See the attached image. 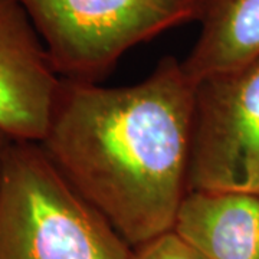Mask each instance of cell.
<instances>
[{
  "instance_id": "6da1fadb",
  "label": "cell",
  "mask_w": 259,
  "mask_h": 259,
  "mask_svg": "<svg viewBox=\"0 0 259 259\" xmlns=\"http://www.w3.org/2000/svg\"><path fill=\"white\" fill-rule=\"evenodd\" d=\"M194 94L175 56L130 87L61 79L39 144L131 248L173 231L189 192Z\"/></svg>"
},
{
  "instance_id": "7a4b0ae2",
  "label": "cell",
  "mask_w": 259,
  "mask_h": 259,
  "mask_svg": "<svg viewBox=\"0 0 259 259\" xmlns=\"http://www.w3.org/2000/svg\"><path fill=\"white\" fill-rule=\"evenodd\" d=\"M133 248L39 143L12 141L0 192V259H130Z\"/></svg>"
},
{
  "instance_id": "3957f363",
  "label": "cell",
  "mask_w": 259,
  "mask_h": 259,
  "mask_svg": "<svg viewBox=\"0 0 259 259\" xmlns=\"http://www.w3.org/2000/svg\"><path fill=\"white\" fill-rule=\"evenodd\" d=\"M61 78L95 81L131 48L197 20L200 0H16Z\"/></svg>"
},
{
  "instance_id": "277c9868",
  "label": "cell",
  "mask_w": 259,
  "mask_h": 259,
  "mask_svg": "<svg viewBox=\"0 0 259 259\" xmlns=\"http://www.w3.org/2000/svg\"><path fill=\"white\" fill-rule=\"evenodd\" d=\"M192 190L259 193V58L196 83Z\"/></svg>"
},
{
  "instance_id": "5b68a950",
  "label": "cell",
  "mask_w": 259,
  "mask_h": 259,
  "mask_svg": "<svg viewBox=\"0 0 259 259\" xmlns=\"http://www.w3.org/2000/svg\"><path fill=\"white\" fill-rule=\"evenodd\" d=\"M61 76L16 0H0V131L40 143L55 107Z\"/></svg>"
},
{
  "instance_id": "8992f818",
  "label": "cell",
  "mask_w": 259,
  "mask_h": 259,
  "mask_svg": "<svg viewBox=\"0 0 259 259\" xmlns=\"http://www.w3.org/2000/svg\"><path fill=\"white\" fill-rule=\"evenodd\" d=\"M173 232L204 259H259V193L187 192Z\"/></svg>"
},
{
  "instance_id": "52a82bcc",
  "label": "cell",
  "mask_w": 259,
  "mask_h": 259,
  "mask_svg": "<svg viewBox=\"0 0 259 259\" xmlns=\"http://www.w3.org/2000/svg\"><path fill=\"white\" fill-rule=\"evenodd\" d=\"M200 35L182 61L197 83L259 58V0H200Z\"/></svg>"
},
{
  "instance_id": "ba28073f",
  "label": "cell",
  "mask_w": 259,
  "mask_h": 259,
  "mask_svg": "<svg viewBox=\"0 0 259 259\" xmlns=\"http://www.w3.org/2000/svg\"><path fill=\"white\" fill-rule=\"evenodd\" d=\"M130 259H204L176 232L170 231L133 248Z\"/></svg>"
},
{
  "instance_id": "9c48e42d",
  "label": "cell",
  "mask_w": 259,
  "mask_h": 259,
  "mask_svg": "<svg viewBox=\"0 0 259 259\" xmlns=\"http://www.w3.org/2000/svg\"><path fill=\"white\" fill-rule=\"evenodd\" d=\"M13 140L8 137L5 133L0 131V192H2V182H3V173H5V163H6V156L8 150Z\"/></svg>"
}]
</instances>
